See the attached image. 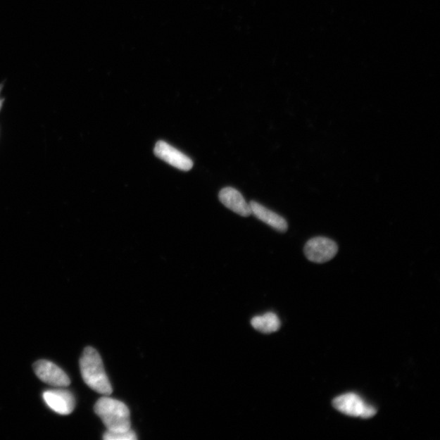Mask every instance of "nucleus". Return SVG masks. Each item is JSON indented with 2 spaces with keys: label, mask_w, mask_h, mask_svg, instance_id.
Returning a JSON list of instances; mask_svg holds the SVG:
<instances>
[{
  "label": "nucleus",
  "mask_w": 440,
  "mask_h": 440,
  "mask_svg": "<svg viewBox=\"0 0 440 440\" xmlns=\"http://www.w3.org/2000/svg\"><path fill=\"white\" fill-rule=\"evenodd\" d=\"M80 371L82 379L93 391L103 396H110L113 387L108 379L101 357L98 351L88 346L80 358Z\"/></svg>",
  "instance_id": "obj_1"
},
{
  "label": "nucleus",
  "mask_w": 440,
  "mask_h": 440,
  "mask_svg": "<svg viewBox=\"0 0 440 440\" xmlns=\"http://www.w3.org/2000/svg\"><path fill=\"white\" fill-rule=\"evenodd\" d=\"M94 410L108 431L121 432L131 429L130 410L123 402L103 396L96 403Z\"/></svg>",
  "instance_id": "obj_2"
},
{
  "label": "nucleus",
  "mask_w": 440,
  "mask_h": 440,
  "mask_svg": "<svg viewBox=\"0 0 440 440\" xmlns=\"http://www.w3.org/2000/svg\"><path fill=\"white\" fill-rule=\"evenodd\" d=\"M335 410L346 416L369 419L375 417L376 408L367 403L355 393H348L335 398L333 401Z\"/></svg>",
  "instance_id": "obj_3"
},
{
  "label": "nucleus",
  "mask_w": 440,
  "mask_h": 440,
  "mask_svg": "<svg viewBox=\"0 0 440 440\" xmlns=\"http://www.w3.org/2000/svg\"><path fill=\"white\" fill-rule=\"evenodd\" d=\"M337 243L324 237H313L304 246V253L310 262L324 263L337 255Z\"/></svg>",
  "instance_id": "obj_4"
},
{
  "label": "nucleus",
  "mask_w": 440,
  "mask_h": 440,
  "mask_svg": "<svg viewBox=\"0 0 440 440\" xmlns=\"http://www.w3.org/2000/svg\"><path fill=\"white\" fill-rule=\"evenodd\" d=\"M34 370L39 379L46 384L56 387H65L70 384L68 375L53 362L39 360L34 365Z\"/></svg>",
  "instance_id": "obj_5"
},
{
  "label": "nucleus",
  "mask_w": 440,
  "mask_h": 440,
  "mask_svg": "<svg viewBox=\"0 0 440 440\" xmlns=\"http://www.w3.org/2000/svg\"><path fill=\"white\" fill-rule=\"evenodd\" d=\"M154 154L163 161L184 172H189L193 168L194 163L191 158L167 142H158L154 148Z\"/></svg>",
  "instance_id": "obj_6"
},
{
  "label": "nucleus",
  "mask_w": 440,
  "mask_h": 440,
  "mask_svg": "<svg viewBox=\"0 0 440 440\" xmlns=\"http://www.w3.org/2000/svg\"><path fill=\"white\" fill-rule=\"evenodd\" d=\"M43 398L46 405L51 410L61 415H68L75 410V398L69 391L64 389L46 391L44 392Z\"/></svg>",
  "instance_id": "obj_7"
},
{
  "label": "nucleus",
  "mask_w": 440,
  "mask_h": 440,
  "mask_svg": "<svg viewBox=\"0 0 440 440\" xmlns=\"http://www.w3.org/2000/svg\"><path fill=\"white\" fill-rule=\"evenodd\" d=\"M219 199L227 208L235 213L243 217L251 215L250 204L246 203L239 191L231 187L222 189L220 191Z\"/></svg>",
  "instance_id": "obj_8"
},
{
  "label": "nucleus",
  "mask_w": 440,
  "mask_h": 440,
  "mask_svg": "<svg viewBox=\"0 0 440 440\" xmlns=\"http://www.w3.org/2000/svg\"><path fill=\"white\" fill-rule=\"evenodd\" d=\"M250 207L251 214L255 215L258 220L265 222L266 225L279 232H286L287 231L288 222L282 216L266 208L265 206L255 201H251Z\"/></svg>",
  "instance_id": "obj_9"
},
{
  "label": "nucleus",
  "mask_w": 440,
  "mask_h": 440,
  "mask_svg": "<svg viewBox=\"0 0 440 440\" xmlns=\"http://www.w3.org/2000/svg\"><path fill=\"white\" fill-rule=\"evenodd\" d=\"M251 325L256 330L266 334L277 332L281 327V322L277 315L273 313H268L253 318L251 320Z\"/></svg>",
  "instance_id": "obj_10"
},
{
  "label": "nucleus",
  "mask_w": 440,
  "mask_h": 440,
  "mask_svg": "<svg viewBox=\"0 0 440 440\" xmlns=\"http://www.w3.org/2000/svg\"><path fill=\"white\" fill-rule=\"evenodd\" d=\"M103 439L106 440H137V436L132 429L121 432H112L107 429L103 434Z\"/></svg>",
  "instance_id": "obj_11"
},
{
  "label": "nucleus",
  "mask_w": 440,
  "mask_h": 440,
  "mask_svg": "<svg viewBox=\"0 0 440 440\" xmlns=\"http://www.w3.org/2000/svg\"><path fill=\"white\" fill-rule=\"evenodd\" d=\"M0 90H1V88H0ZM2 105H3V100L0 99V110H1Z\"/></svg>",
  "instance_id": "obj_12"
}]
</instances>
